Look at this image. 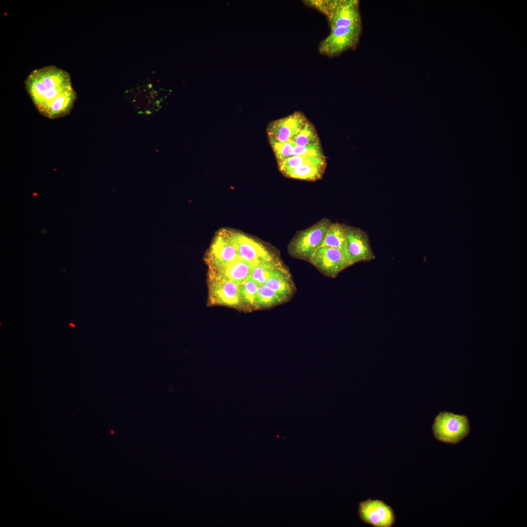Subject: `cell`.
<instances>
[{"mask_svg": "<svg viewBox=\"0 0 527 527\" xmlns=\"http://www.w3.org/2000/svg\"><path fill=\"white\" fill-rule=\"evenodd\" d=\"M266 131L278 168L285 177L306 169H325L326 158L317 131L302 112L271 122Z\"/></svg>", "mask_w": 527, "mask_h": 527, "instance_id": "1", "label": "cell"}, {"mask_svg": "<svg viewBox=\"0 0 527 527\" xmlns=\"http://www.w3.org/2000/svg\"><path fill=\"white\" fill-rule=\"evenodd\" d=\"M25 85L39 112L50 119L68 115L77 100L69 73L53 65L32 71Z\"/></svg>", "mask_w": 527, "mask_h": 527, "instance_id": "2", "label": "cell"}, {"mask_svg": "<svg viewBox=\"0 0 527 527\" xmlns=\"http://www.w3.org/2000/svg\"><path fill=\"white\" fill-rule=\"evenodd\" d=\"M305 3L326 16L330 29L362 24L357 0H306Z\"/></svg>", "mask_w": 527, "mask_h": 527, "instance_id": "3", "label": "cell"}, {"mask_svg": "<svg viewBox=\"0 0 527 527\" xmlns=\"http://www.w3.org/2000/svg\"><path fill=\"white\" fill-rule=\"evenodd\" d=\"M332 223L328 219L323 218L311 227L299 231L288 245L289 254L296 259L310 262L317 250L321 246Z\"/></svg>", "mask_w": 527, "mask_h": 527, "instance_id": "4", "label": "cell"}, {"mask_svg": "<svg viewBox=\"0 0 527 527\" xmlns=\"http://www.w3.org/2000/svg\"><path fill=\"white\" fill-rule=\"evenodd\" d=\"M433 433L438 441L456 444L466 437L470 431L468 418L449 412H440L432 425Z\"/></svg>", "mask_w": 527, "mask_h": 527, "instance_id": "5", "label": "cell"}, {"mask_svg": "<svg viewBox=\"0 0 527 527\" xmlns=\"http://www.w3.org/2000/svg\"><path fill=\"white\" fill-rule=\"evenodd\" d=\"M362 32V24L330 29L329 34L319 45L320 54L329 58L355 48Z\"/></svg>", "mask_w": 527, "mask_h": 527, "instance_id": "6", "label": "cell"}, {"mask_svg": "<svg viewBox=\"0 0 527 527\" xmlns=\"http://www.w3.org/2000/svg\"><path fill=\"white\" fill-rule=\"evenodd\" d=\"M208 289L209 300L211 304L236 308L243 306L239 284L222 275L209 270Z\"/></svg>", "mask_w": 527, "mask_h": 527, "instance_id": "7", "label": "cell"}, {"mask_svg": "<svg viewBox=\"0 0 527 527\" xmlns=\"http://www.w3.org/2000/svg\"><path fill=\"white\" fill-rule=\"evenodd\" d=\"M325 276L335 278L342 270L352 265L343 252L329 246L319 247L310 262Z\"/></svg>", "mask_w": 527, "mask_h": 527, "instance_id": "8", "label": "cell"}, {"mask_svg": "<svg viewBox=\"0 0 527 527\" xmlns=\"http://www.w3.org/2000/svg\"><path fill=\"white\" fill-rule=\"evenodd\" d=\"M358 513L362 521L375 527H391L396 519L392 508L379 500L360 502Z\"/></svg>", "mask_w": 527, "mask_h": 527, "instance_id": "9", "label": "cell"}, {"mask_svg": "<svg viewBox=\"0 0 527 527\" xmlns=\"http://www.w3.org/2000/svg\"><path fill=\"white\" fill-rule=\"evenodd\" d=\"M228 235L239 258L255 264L277 259L260 243L244 234L228 230Z\"/></svg>", "mask_w": 527, "mask_h": 527, "instance_id": "10", "label": "cell"}, {"mask_svg": "<svg viewBox=\"0 0 527 527\" xmlns=\"http://www.w3.org/2000/svg\"><path fill=\"white\" fill-rule=\"evenodd\" d=\"M238 258L237 250L229 238L228 230H221L215 238L207 255L209 270H219Z\"/></svg>", "mask_w": 527, "mask_h": 527, "instance_id": "11", "label": "cell"}, {"mask_svg": "<svg viewBox=\"0 0 527 527\" xmlns=\"http://www.w3.org/2000/svg\"><path fill=\"white\" fill-rule=\"evenodd\" d=\"M346 246L347 257L352 265L375 258L367 234L360 228L348 226Z\"/></svg>", "mask_w": 527, "mask_h": 527, "instance_id": "12", "label": "cell"}, {"mask_svg": "<svg viewBox=\"0 0 527 527\" xmlns=\"http://www.w3.org/2000/svg\"><path fill=\"white\" fill-rule=\"evenodd\" d=\"M289 299L295 287L289 273L284 267L275 270L263 284Z\"/></svg>", "mask_w": 527, "mask_h": 527, "instance_id": "13", "label": "cell"}, {"mask_svg": "<svg viewBox=\"0 0 527 527\" xmlns=\"http://www.w3.org/2000/svg\"><path fill=\"white\" fill-rule=\"evenodd\" d=\"M254 265L238 258L219 270H209L217 272L239 284L250 278Z\"/></svg>", "mask_w": 527, "mask_h": 527, "instance_id": "14", "label": "cell"}, {"mask_svg": "<svg viewBox=\"0 0 527 527\" xmlns=\"http://www.w3.org/2000/svg\"><path fill=\"white\" fill-rule=\"evenodd\" d=\"M348 227V226L344 224L332 223L325 234L321 246H325L339 249L348 260L346 246Z\"/></svg>", "mask_w": 527, "mask_h": 527, "instance_id": "15", "label": "cell"}, {"mask_svg": "<svg viewBox=\"0 0 527 527\" xmlns=\"http://www.w3.org/2000/svg\"><path fill=\"white\" fill-rule=\"evenodd\" d=\"M284 267L278 259L260 262L254 264L250 278L258 285H263L275 270Z\"/></svg>", "mask_w": 527, "mask_h": 527, "instance_id": "16", "label": "cell"}, {"mask_svg": "<svg viewBox=\"0 0 527 527\" xmlns=\"http://www.w3.org/2000/svg\"><path fill=\"white\" fill-rule=\"evenodd\" d=\"M288 299L264 285L259 286L256 309L271 307L286 302Z\"/></svg>", "mask_w": 527, "mask_h": 527, "instance_id": "17", "label": "cell"}, {"mask_svg": "<svg viewBox=\"0 0 527 527\" xmlns=\"http://www.w3.org/2000/svg\"><path fill=\"white\" fill-rule=\"evenodd\" d=\"M259 285L250 278L239 284V291L243 306L255 309Z\"/></svg>", "mask_w": 527, "mask_h": 527, "instance_id": "18", "label": "cell"}, {"mask_svg": "<svg viewBox=\"0 0 527 527\" xmlns=\"http://www.w3.org/2000/svg\"><path fill=\"white\" fill-rule=\"evenodd\" d=\"M69 325H70V326H72V327H75V325L74 324H72V323H70V324H69Z\"/></svg>", "mask_w": 527, "mask_h": 527, "instance_id": "19", "label": "cell"}]
</instances>
